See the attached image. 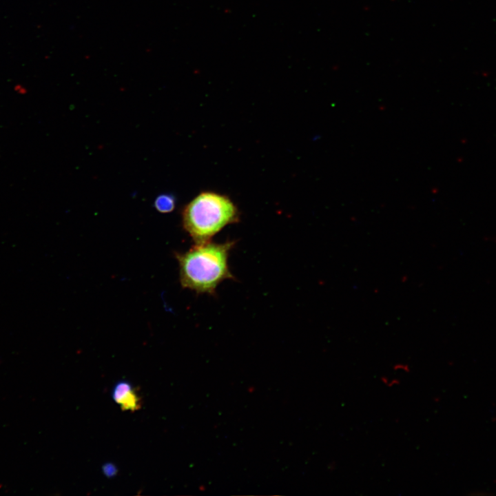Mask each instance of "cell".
Segmentation results:
<instances>
[{
  "label": "cell",
  "mask_w": 496,
  "mask_h": 496,
  "mask_svg": "<svg viewBox=\"0 0 496 496\" xmlns=\"http://www.w3.org/2000/svg\"><path fill=\"white\" fill-rule=\"evenodd\" d=\"M234 241L196 244L189 251L176 254L181 285L198 293L214 295L223 280L234 279L228 258Z\"/></svg>",
  "instance_id": "obj_1"
},
{
  "label": "cell",
  "mask_w": 496,
  "mask_h": 496,
  "mask_svg": "<svg viewBox=\"0 0 496 496\" xmlns=\"http://www.w3.org/2000/svg\"><path fill=\"white\" fill-rule=\"evenodd\" d=\"M240 220L236 205L227 196L203 192L182 212L183 226L196 244H204L225 226Z\"/></svg>",
  "instance_id": "obj_2"
},
{
  "label": "cell",
  "mask_w": 496,
  "mask_h": 496,
  "mask_svg": "<svg viewBox=\"0 0 496 496\" xmlns=\"http://www.w3.org/2000/svg\"><path fill=\"white\" fill-rule=\"evenodd\" d=\"M113 397L124 410L136 411L141 407L140 397L127 382H121L116 385L113 391Z\"/></svg>",
  "instance_id": "obj_3"
},
{
  "label": "cell",
  "mask_w": 496,
  "mask_h": 496,
  "mask_svg": "<svg viewBox=\"0 0 496 496\" xmlns=\"http://www.w3.org/2000/svg\"><path fill=\"white\" fill-rule=\"evenodd\" d=\"M175 198L170 194L158 196L154 201V207L161 213H169L175 207Z\"/></svg>",
  "instance_id": "obj_4"
},
{
  "label": "cell",
  "mask_w": 496,
  "mask_h": 496,
  "mask_svg": "<svg viewBox=\"0 0 496 496\" xmlns=\"http://www.w3.org/2000/svg\"><path fill=\"white\" fill-rule=\"evenodd\" d=\"M380 380L382 383H383L385 386L388 387H393L394 386H397L400 384V379L396 378H390L385 375L382 376L380 378Z\"/></svg>",
  "instance_id": "obj_5"
},
{
  "label": "cell",
  "mask_w": 496,
  "mask_h": 496,
  "mask_svg": "<svg viewBox=\"0 0 496 496\" xmlns=\"http://www.w3.org/2000/svg\"><path fill=\"white\" fill-rule=\"evenodd\" d=\"M393 369L395 371H402L404 373H409L411 368L409 364L406 363H396L393 366Z\"/></svg>",
  "instance_id": "obj_6"
},
{
  "label": "cell",
  "mask_w": 496,
  "mask_h": 496,
  "mask_svg": "<svg viewBox=\"0 0 496 496\" xmlns=\"http://www.w3.org/2000/svg\"><path fill=\"white\" fill-rule=\"evenodd\" d=\"M114 471H115L114 468H112L110 466V465L107 467V466L105 467V473L106 474H109V475L112 474L114 473Z\"/></svg>",
  "instance_id": "obj_7"
}]
</instances>
